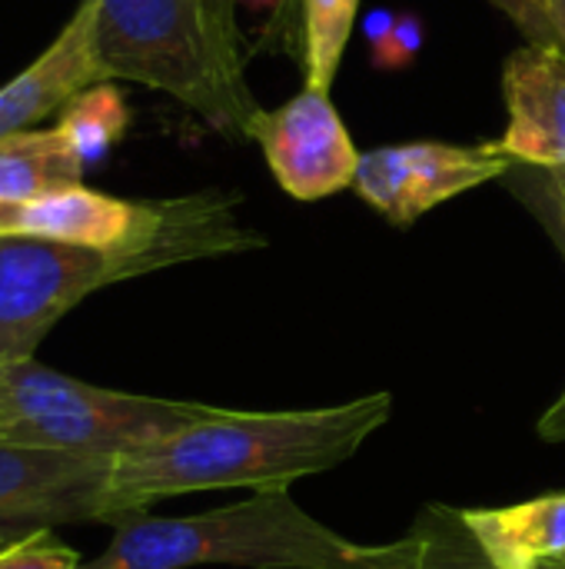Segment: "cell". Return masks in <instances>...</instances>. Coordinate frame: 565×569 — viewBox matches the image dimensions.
<instances>
[{
  "label": "cell",
  "mask_w": 565,
  "mask_h": 569,
  "mask_svg": "<svg viewBox=\"0 0 565 569\" xmlns=\"http://www.w3.org/2000/svg\"><path fill=\"white\" fill-rule=\"evenodd\" d=\"M393 417V393H366L313 410H220L110 457L103 520L143 517L160 500L206 490H290L343 467Z\"/></svg>",
  "instance_id": "6da1fadb"
},
{
  "label": "cell",
  "mask_w": 565,
  "mask_h": 569,
  "mask_svg": "<svg viewBox=\"0 0 565 569\" xmlns=\"http://www.w3.org/2000/svg\"><path fill=\"white\" fill-rule=\"evenodd\" d=\"M93 57L100 80L123 77L176 97L213 130L253 140L263 107L203 0H97Z\"/></svg>",
  "instance_id": "7a4b0ae2"
},
{
  "label": "cell",
  "mask_w": 565,
  "mask_h": 569,
  "mask_svg": "<svg viewBox=\"0 0 565 569\" xmlns=\"http://www.w3.org/2000/svg\"><path fill=\"white\" fill-rule=\"evenodd\" d=\"M363 553L286 490L193 517H130L97 557L103 569H346Z\"/></svg>",
  "instance_id": "3957f363"
},
{
  "label": "cell",
  "mask_w": 565,
  "mask_h": 569,
  "mask_svg": "<svg viewBox=\"0 0 565 569\" xmlns=\"http://www.w3.org/2000/svg\"><path fill=\"white\" fill-rule=\"evenodd\" d=\"M210 413L206 403L103 390L37 360L0 367V443L117 457Z\"/></svg>",
  "instance_id": "277c9868"
},
{
  "label": "cell",
  "mask_w": 565,
  "mask_h": 569,
  "mask_svg": "<svg viewBox=\"0 0 565 569\" xmlns=\"http://www.w3.org/2000/svg\"><path fill=\"white\" fill-rule=\"evenodd\" d=\"M137 277L123 253L40 237H0V367L33 360L47 333L90 293Z\"/></svg>",
  "instance_id": "5b68a950"
},
{
  "label": "cell",
  "mask_w": 565,
  "mask_h": 569,
  "mask_svg": "<svg viewBox=\"0 0 565 569\" xmlns=\"http://www.w3.org/2000/svg\"><path fill=\"white\" fill-rule=\"evenodd\" d=\"M516 160L490 143H393L360 153L353 190L383 213L393 227H413L433 207L476 190L490 180L509 177Z\"/></svg>",
  "instance_id": "8992f818"
},
{
  "label": "cell",
  "mask_w": 565,
  "mask_h": 569,
  "mask_svg": "<svg viewBox=\"0 0 565 569\" xmlns=\"http://www.w3.org/2000/svg\"><path fill=\"white\" fill-rule=\"evenodd\" d=\"M110 457L0 443V547L63 527L100 523Z\"/></svg>",
  "instance_id": "52a82bcc"
},
{
  "label": "cell",
  "mask_w": 565,
  "mask_h": 569,
  "mask_svg": "<svg viewBox=\"0 0 565 569\" xmlns=\"http://www.w3.org/2000/svg\"><path fill=\"white\" fill-rule=\"evenodd\" d=\"M253 140L276 183L296 200H323L356 180L360 150L326 90L306 87L280 110H263Z\"/></svg>",
  "instance_id": "ba28073f"
},
{
  "label": "cell",
  "mask_w": 565,
  "mask_h": 569,
  "mask_svg": "<svg viewBox=\"0 0 565 569\" xmlns=\"http://www.w3.org/2000/svg\"><path fill=\"white\" fill-rule=\"evenodd\" d=\"M506 133L496 140L519 167H565V57L526 43L506 60Z\"/></svg>",
  "instance_id": "9c48e42d"
},
{
  "label": "cell",
  "mask_w": 565,
  "mask_h": 569,
  "mask_svg": "<svg viewBox=\"0 0 565 569\" xmlns=\"http://www.w3.org/2000/svg\"><path fill=\"white\" fill-rule=\"evenodd\" d=\"M93 23L97 0H83L57 40L23 73L0 87V140L23 133L100 80L93 57Z\"/></svg>",
  "instance_id": "30bf717a"
},
{
  "label": "cell",
  "mask_w": 565,
  "mask_h": 569,
  "mask_svg": "<svg viewBox=\"0 0 565 569\" xmlns=\"http://www.w3.org/2000/svg\"><path fill=\"white\" fill-rule=\"evenodd\" d=\"M463 520L496 569H546L565 557V493L473 507L463 510Z\"/></svg>",
  "instance_id": "8fae6325"
},
{
  "label": "cell",
  "mask_w": 565,
  "mask_h": 569,
  "mask_svg": "<svg viewBox=\"0 0 565 569\" xmlns=\"http://www.w3.org/2000/svg\"><path fill=\"white\" fill-rule=\"evenodd\" d=\"M346 569H496L470 533L463 510L426 503L410 530L390 543H363Z\"/></svg>",
  "instance_id": "7c38bea8"
},
{
  "label": "cell",
  "mask_w": 565,
  "mask_h": 569,
  "mask_svg": "<svg viewBox=\"0 0 565 569\" xmlns=\"http://www.w3.org/2000/svg\"><path fill=\"white\" fill-rule=\"evenodd\" d=\"M83 163L63 130H23L0 140V200L30 203L47 193L77 187Z\"/></svg>",
  "instance_id": "4fadbf2b"
},
{
  "label": "cell",
  "mask_w": 565,
  "mask_h": 569,
  "mask_svg": "<svg viewBox=\"0 0 565 569\" xmlns=\"http://www.w3.org/2000/svg\"><path fill=\"white\" fill-rule=\"evenodd\" d=\"M127 120H130V113H127L120 90L110 83H93V87L80 90L63 107V117L57 127L63 130V137L73 147V153L80 157V163L93 167L123 137Z\"/></svg>",
  "instance_id": "5bb4252c"
},
{
  "label": "cell",
  "mask_w": 565,
  "mask_h": 569,
  "mask_svg": "<svg viewBox=\"0 0 565 569\" xmlns=\"http://www.w3.org/2000/svg\"><path fill=\"white\" fill-rule=\"evenodd\" d=\"M356 10L360 0H303V63L310 90L330 93Z\"/></svg>",
  "instance_id": "9a60e30c"
},
{
  "label": "cell",
  "mask_w": 565,
  "mask_h": 569,
  "mask_svg": "<svg viewBox=\"0 0 565 569\" xmlns=\"http://www.w3.org/2000/svg\"><path fill=\"white\" fill-rule=\"evenodd\" d=\"M516 193L533 207V213L549 230L556 250L565 260V167L563 170H543V167H519L509 173Z\"/></svg>",
  "instance_id": "2e32d148"
},
{
  "label": "cell",
  "mask_w": 565,
  "mask_h": 569,
  "mask_svg": "<svg viewBox=\"0 0 565 569\" xmlns=\"http://www.w3.org/2000/svg\"><path fill=\"white\" fill-rule=\"evenodd\" d=\"M503 7L529 43L553 47L565 57V0H493Z\"/></svg>",
  "instance_id": "e0dca14e"
},
{
  "label": "cell",
  "mask_w": 565,
  "mask_h": 569,
  "mask_svg": "<svg viewBox=\"0 0 565 569\" xmlns=\"http://www.w3.org/2000/svg\"><path fill=\"white\" fill-rule=\"evenodd\" d=\"M83 560L77 550L60 543L50 530L23 537L17 543L0 547V569H80Z\"/></svg>",
  "instance_id": "ac0fdd59"
},
{
  "label": "cell",
  "mask_w": 565,
  "mask_h": 569,
  "mask_svg": "<svg viewBox=\"0 0 565 569\" xmlns=\"http://www.w3.org/2000/svg\"><path fill=\"white\" fill-rule=\"evenodd\" d=\"M423 40H426L423 20L416 13H400L393 33L373 50V63L380 70H403L416 60V53L423 50Z\"/></svg>",
  "instance_id": "d6986e66"
},
{
  "label": "cell",
  "mask_w": 565,
  "mask_h": 569,
  "mask_svg": "<svg viewBox=\"0 0 565 569\" xmlns=\"http://www.w3.org/2000/svg\"><path fill=\"white\" fill-rule=\"evenodd\" d=\"M203 7H206V13H210V20H213V27H216L220 40H223L233 53L243 57V33H240V27H236V0H203Z\"/></svg>",
  "instance_id": "ffe728a7"
},
{
  "label": "cell",
  "mask_w": 565,
  "mask_h": 569,
  "mask_svg": "<svg viewBox=\"0 0 565 569\" xmlns=\"http://www.w3.org/2000/svg\"><path fill=\"white\" fill-rule=\"evenodd\" d=\"M236 3H246L250 10H276L273 13V23H270V30L276 33V30H283L286 33V43H293L296 40V33H293V17H296V0H236ZM266 30V33H270Z\"/></svg>",
  "instance_id": "44dd1931"
},
{
  "label": "cell",
  "mask_w": 565,
  "mask_h": 569,
  "mask_svg": "<svg viewBox=\"0 0 565 569\" xmlns=\"http://www.w3.org/2000/svg\"><path fill=\"white\" fill-rule=\"evenodd\" d=\"M396 17L400 13H393V10H373L366 20H363V30H366V40H370V47L376 50L390 33H393V27H396Z\"/></svg>",
  "instance_id": "7402d4cb"
},
{
  "label": "cell",
  "mask_w": 565,
  "mask_h": 569,
  "mask_svg": "<svg viewBox=\"0 0 565 569\" xmlns=\"http://www.w3.org/2000/svg\"><path fill=\"white\" fill-rule=\"evenodd\" d=\"M20 230V203L0 200V237H17Z\"/></svg>",
  "instance_id": "603a6c76"
},
{
  "label": "cell",
  "mask_w": 565,
  "mask_h": 569,
  "mask_svg": "<svg viewBox=\"0 0 565 569\" xmlns=\"http://www.w3.org/2000/svg\"><path fill=\"white\" fill-rule=\"evenodd\" d=\"M80 569H103V567H100V560H90V563H83Z\"/></svg>",
  "instance_id": "cb8c5ba5"
},
{
  "label": "cell",
  "mask_w": 565,
  "mask_h": 569,
  "mask_svg": "<svg viewBox=\"0 0 565 569\" xmlns=\"http://www.w3.org/2000/svg\"><path fill=\"white\" fill-rule=\"evenodd\" d=\"M546 569H565V557H563V560H556V563H549Z\"/></svg>",
  "instance_id": "d4e9b609"
}]
</instances>
